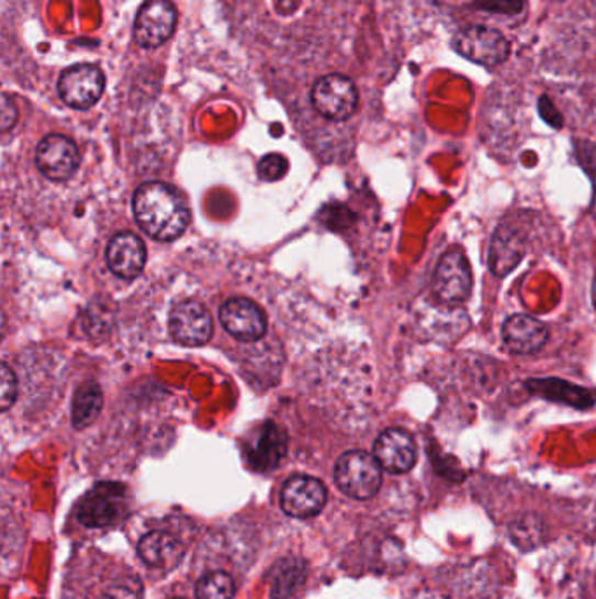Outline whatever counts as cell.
<instances>
[{"instance_id": "2", "label": "cell", "mask_w": 596, "mask_h": 599, "mask_svg": "<svg viewBox=\"0 0 596 599\" xmlns=\"http://www.w3.org/2000/svg\"><path fill=\"white\" fill-rule=\"evenodd\" d=\"M382 470L374 454L350 451L336 463L335 479L345 495L356 500H369L382 486Z\"/></svg>"}, {"instance_id": "7", "label": "cell", "mask_w": 596, "mask_h": 599, "mask_svg": "<svg viewBox=\"0 0 596 599\" xmlns=\"http://www.w3.org/2000/svg\"><path fill=\"white\" fill-rule=\"evenodd\" d=\"M472 274L462 251L451 249L439 259L432 277V293L439 302L457 306L471 295Z\"/></svg>"}, {"instance_id": "1", "label": "cell", "mask_w": 596, "mask_h": 599, "mask_svg": "<svg viewBox=\"0 0 596 599\" xmlns=\"http://www.w3.org/2000/svg\"><path fill=\"white\" fill-rule=\"evenodd\" d=\"M134 212L140 229L156 241H176L189 224V211L181 195L165 182H146L134 197Z\"/></svg>"}, {"instance_id": "22", "label": "cell", "mask_w": 596, "mask_h": 599, "mask_svg": "<svg viewBox=\"0 0 596 599\" xmlns=\"http://www.w3.org/2000/svg\"><path fill=\"white\" fill-rule=\"evenodd\" d=\"M288 160L285 156L279 155V153H271V155L265 156L261 164H259V176L265 181H279L283 174L288 173Z\"/></svg>"}, {"instance_id": "20", "label": "cell", "mask_w": 596, "mask_h": 599, "mask_svg": "<svg viewBox=\"0 0 596 599\" xmlns=\"http://www.w3.org/2000/svg\"><path fill=\"white\" fill-rule=\"evenodd\" d=\"M305 565L297 559H285L280 563L273 575V598H291L296 589L305 583Z\"/></svg>"}, {"instance_id": "23", "label": "cell", "mask_w": 596, "mask_h": 599, "mask_svg": "<svg viewBox=\"0 0 596 599\" xmlns=\"http://www.w3.org/2000/svg\"><path fill=\"white\" fill-rule=\"evenodd\" d=\"M0 382H2V391H0L2 412H8L9 407L13 406L14 400H16L18 391L16 376H14L13 370H11L8 365H2V377H0Z\"/></svg>"}, {"instance_id": "3", "label": "cell", "mask_w": 596, "mask_h": 599, "mask_svg": "<svg viewBox=\"0 0 596 599\" xmlns=\"http://www.w3.org/2000/svg\"><path fill=\"white\" fill-rule=\"evenodd\" d=\"M453 48L463 58L494 69L509 58L510 44L497 29L485 25L465 26L453 40Z\"/></svg>"}, {"instance_id": "14", "label": "cell", "mask_w": 596, "mask_h": 599, "mask_svg": "<svg viewBox=\"0 0 596 599\" xmlns=\"http://www.w3.org/2000/svg\"><path fill=\"white\" fill-rule=\"evenodd\" d=\"M503 339L510 353L533 354L544 347L550 330L532 315L516 314L504 323Z\"/></svg>"}, {"instance_id": "19", "label": "cell", "mask_w": 596, "mask_h": 599, "mask_svg": "<svg viewBox=\"0 0 596 599\" xmlns=\"http://www.w3.org/2000/svg\"><path fill=\"white\" fill-rule=\"evenodd\" d=\"M103 406L102 389L99 384H82L74 397L72 423L76 428H87L99 418Z\"/></svg>"}, {"instance_id": "27", "label": "cell", "mask_w": 596, "mask_h": 599, "mask_svg": "<svg viewBox=\"0 0 596 599\" xmlns=\"http://www.w3.org/2000/svg\"><path fill=\"white\" fill-rule=\"evenodd\" d=\"M593 303H595L596 309V277L595 280H593Z\"/></svg>"}, {"instance_id": "9", "label": "cell", "mask_w": 596, "mask_h": 599, "mask_svg": "<svg viewBox=\"0 0 596 599\" xmlns=\"http://www.w3.org/2000/svg\"><path fill=\"white\" fill-rule=\"evenodd\" d=\"M41 173L53 181H65L78 170L81 155L76 144L65 135H47L41 141L35 153Z\"/></svg>"}, {"instance_id": "18", "label": "cell", "mask_w": 596, "mask_h": 599, "mask_svg": "<svg viewBox=\"0 0 596 599\" xmlns=\"http://www.w3.org/2000/svg\"><path fill=\"white\" fill-rule=\"evenodd\" d=\"M528 389L533 395L544 397L546 400L562 401L575 409H588L595 403V397L586 389L577 388L574 384L562 382L556 379L528 380Z\"/></svg>"}, {"instance_id": "21", "label": "cell", "mask_w": 596, "mask_h": 599, "mask_svg": "<svg viewBox=\"0 0 596 599\" xmlns=\"http://www.w3.org/2000/svg\"><path fill=\"white\" fill-rule=\"evenodd\" d=\"M235 583L228 574L214 572L198 583L196 599H233Z\"/></svg>"}, {"instance_id": "28", "label": "cell", "mask_w": 596, "mask_h": 599, "mask_svg": "<svg viewBox=\"0 0 596 599\" xmlns=\"http://www.w3.org/2000/svg\"><path fill=\"white\" fill-rule=\"evenodd\" d=\"M173 599H182V598H173Z\"/></svg>"}, {"instance_id": "13", "label": "cell", "mask_w": 596, "mask_h": 599, "mask_svg": "<svg viewBox=\"0 0 596 599\" xmlns=\"http://www.w3.org/2000/svg\"><path fill=\"white\" fill-rule=\"evenodd\" d=\"M374 457L383 470L406 474L416 463V444L413 436L400 428H391L378 436Z\"/></svg>"}, {"instance_id": "6", "label": "cell", "mask_w": 596, "mask_h": 599, "mask_svg": "<svg viewBox=\"0 0 596 599\" xmlns=\"http://www.w3.org/2000/svg\"><path fill=\"white\" fill-rule=\"evenodd\" d=\"M105 90V74L99 65L78 64L61 73L58 93L65 104L74 109H90Z\"/></svg>"}, {"instance_id": "11", "label": "cell", "mask_w": 596, "mask_h": 599, "mask_svg": "<svg viewBox=\"0 0 596 599\" xmlns=\"http://www.w3.org/2000/svg\"><path fill=\"white\" fill-rule=\"evenodd\" d=\"M221 323L238 341L256 342L267 333V315L247 298H229L221 307Z\"/></svg>"}, {"instance_id": "8", "label": "cell", "mask_w": 596, "mask_h": 599, "mask_svg": "<svg viewBox=\"0 0 596 599\" xmlns=\"http://www.w3.org/2000/svg\"><path fill=\"white\" fill-rule=\"evenodd\" d=\"M176 26L177 9L170 0H147L135 18L134 37L142 48H159L172 37Z\"/></svg>"}, {"instance_id": "5", "label": "cell", "mask_w": 596, "mask_h": 599, "mask_svg": "<svg viewBox=\"0 0 596 599\" xmlns=\"http://www.w3.org/2000/svg\"><path fill=\"white\" fill-rule=\"evenodd\" d=\"M312 104L321 117L344 121L352 117L359 104V93L352 79L344 74H329L318 79L312 90Z\"/></svg>"}, {"instance_id": "26", "label": "cell", "mask_w": 596, "mask_h": 599, "mask_svg": "<svg viewBox=\"0 0 596 599\" xmlns=\"http://www.w3.org/2000/svg\"><path fill=\"white\" fill-rule=\"evenodd\" d=\"M105 599H138V591L134 587L114 586L109 589Z\"/></svg>"}, {"instance_id": "25", "label": "cell", "mask_w": 596, "mask_h": 599, "mask_svg": "<svg viewBox=\"0 0 596 599\" xmlns=\"http://www.w3.org/2000/svg\"><path fill=\"white\" fill-rule=\"evenodd\" d=\"M16 120L18 109L13 100L9 99V96L2 97V130L8 132L16 123Z\"/></svg>"}, {"instance_id": "17", "label": "cell", "mask_w": 596, "mask_h": 599, "mask_svg": "<svg viewBox=\"0 0 596 599\" xmlns=\"http://www.w3.org/2000/svg\"><path fill=\"white\" fill-rule=\"evenodd\" d=\"M288 453V439L277 424L267 423L249 451L250 465L258 472H270L279 466Z\"/></svg>"}, {"instance_id": "4", "label": "cell", "mask_w": 596, "mask_h": 599, "mask_svg": "<svg viewBox=\"0 0 596 599\" xmlns=\"http://www.w3.org/2000/svg\"><path fill=\"white\" fill-rule=\"evenodd\" d=\"M128 515L126 488L116 482L94 486L78 509L79 521L88 528L114 526Z\"/></svg>"}, {"instance_id": "12", "label": "cell", "mask_w": 596, "mask_h": 599, "mask_svg": "<svg viewBox=\"0 0 596 599\" xmlns=\"http://www.w3.org/2000/svg\"><path fill=\"white\" fill-rule=\"evenodd\" d=\"M170 332L179 344L189 347L206 344L212 336L211 315L196 300L177 303L170 314Z\"/></svg>"}, {"instance_id": "24", "label": "cell", "mask_w": 596, "mask_h": 599, "mask_svg": "<svg viewBox=\"0 0 596 599\" xmlns=\"http://www.w3.org/2000/svg\"><path fill=\"white\" fill-rule=\"evenodd\" d=\"M524 5L525 0H477V8L497 14L521 13Z\"/></svg>"}, {"instance_id": "16", "label": "cell", "mask_w": 596, "mask_h": 599, "mask_svg": "<svg viewBox=\"0 0 596 599\" xmlns=\"http://www.w3.org/2000/svg\"><path fill=\"white\" fill-rule=\"evenodd\" d=\"M138 554L150 568L172 569L181 563L184 547H182L181 540L170 533L153 531L140 540Z\"/></svg>"}, {"instance_id": "10", "label": "cell", "mask_w": 596, "mask_h": 599, "mask_svg": "<svg viewBox=\"0 0 596 599\" xmlns=\"http://www.w3.org/2000/svg\"><path fill=\"white\" fill-rule=\"evenodd\" d=\"M327 491L324 484L308 475H296L283 486L280 495L283 512L291 518H314L326 504Z\"/></svg>"}, {"instance_id": "15", "label": "cell", "mask_w": 596, "mask_h": 599, "mask_svg": "<svg viewBox=\"0 0 596 599\" xmlns=\"http://www.w3.org/2000/svg\"><path fill=\"white\" fill-rule=\"evenodd\" d=\"M146 246L135 233H117L108 247V265L121 279H135L146 267Z\"/></svg>"}]
</instances>
